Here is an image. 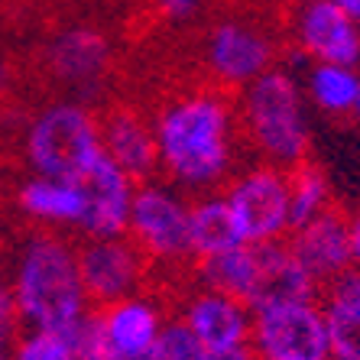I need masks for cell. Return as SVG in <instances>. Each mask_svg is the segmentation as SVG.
<instances>
[{
    "instance_id": "cell-31",
    "label": "cell",
    "mask_w": 360,
    "mask_h": 360,
    "mask_svg": "<svg viewBox=\"0 0 360 360\" xmlns=\"http://www.w3.org/2000/svg\"><path fill=\"white\" fill-rule=\"evenodd\" d=\"M13 344H0V360H13V351H10Z\"/></svg>"
},
{
    "instance_id": "cell-5",
    "label": "cell",
    "mask_w": 360,
    "mask_h": 360,
    "mask_svg": "<svg viewBox=\"0 0 360 360\" xmlns=\"http://www.w3.org/2000/svg\"><path fill=\"white\" fill-rule=\"evenodd\" d=\"M224 201L243 243H273L289 237V179L285 169L257 162L227 179Z\"/></svg>"
},
{
    "instance_id": "cell-13",
    "label": "cell",
    "mask_w": 360,
    "mask_h": 360,
    "mask_svg": "<svg viewBox=\"0 0 360 360\" xmlns=\"http://www.w3.org/2000/svg\"><path fill=\"white\" fill-rule=\"evenodd\" d=\"M285 243L319 285H328L331 279H338L354 266L351 224H347V214H341L338 208L321 211L309 224L289 231Z\"/></svg>"
},
{
    "instance_id": "cell-3",
    "label": "cell",
    "mask_w": 360,
    "mask_h": 360,
    "mask_svg": "<svg viewBox=\"0 0 360 360\" xmlns=\"http://www.w3.org/2000/svg\"><path fill=\"white\" fill-rule=\"evenodd\" d=\"M305 104L309 101L302 94L299 78L279 65L266 68L260 78L240 88L237 120L260 162L292 169L309 160L311 130Z\"/></svg>"
},
{
    "instance_id": "cell-22",
    "label": "cell",
    "mask_w": 360,
    "mask_h": 360,
    "mask_svg": "<svg viewBox=\"0 0 360 360\" xmlns=\"http://www.w3.org/2000/svg\"><path fill=\"white\" fill-rule=\"evenodd\" d=\"M357 68L351 65H331V62H311L305 72L302 94L325 114H354V98H357Z\"/></svg>"
},
{
    "instance_id": "cell-26",
    "label": "cell",
    "mask_w": 360,
    "mask_h": 360,
    "mask_svg": "<svg viewBox=\"0 0 360 360\" xmlns=\"http://www.w3.org/2000/svg\"><path fill=\"white\" fill-rule=\"evenodd\" d=\"M20 331H23V328H20V315H17L13 292H10L7 283H0V344H13Z\"/></svg>"
},
{
    "instance_id": "cell-4",
    "label": "cell",
    "mask_w": 360,
    "mask_h": 360,
    "mask_svg": "<svg viewBox=\"0 0 360 360\" xmlns=\"http://www.w3.org/2000/svg\"><path fill=\"white\" fill-rule=\"evenodd\" d=\"M104 156L101 124L82 101H52L23 130V160L33 176L78 182Z\"/></svg>"
},
{
    "instance_id": "cell-2",
    "label": "cell",
    "mask_w": 360,
    "mask_h": 360,
    "mask_svg": "<svg viewBox=\"0 0 360 360\" xmlns=\"http://www.w3.org/2000/svg\"><path fill=\"white\" fill-rule=\"evenodd\" d=\"M10 292L20 328L68 335L94 309L78 273V247L56 231H36L23 240Z\"/></svg>"
},
{
    "instance_id": "cell-29",
    "label": "cell",
    "mask_w": 360,
    "mask_h": 360,
    "mask_svg": "<svg viewBox=\"0 0 360 360\" xmlns=\"http://www.w3.org/2000/svg\"><path fill=\"white\" fill-rule=\"evenodd\" d=\"M331 4H335L338 10H344V13L360 26V0H331Z\"/></svg>"
},
{
    "instance_id": "cell-16",
    "label": "cell",
    "mask_w": 360,
    "mask_h": 360,
    "mask_svg": "<svg viewBox=\"0 0 360 360\" xmlns=\"http://www.w3.org/2000/svg\"><path fill=\"white\" fill-rule=\"evenodd\" d=\"M98 124L108 160L117 162L136 185L156 179L160 153H156V136H153L150 120L136 114L134 108L120 104V108H110L104 117H98Z\"/></svg>"
},
{
    "instance_id": "cell-6",
    "label": "cell",
    "mask_w": 360,
    "mask_h": 360,
    "mask_svg": "<svg viewBox=\"0 0 360 360\" xmlns=\"http://www.w3.org/2000/svg\"><path fill=\"white\" fill-rule=\"evenodd\" d=\"M127 237L150 263H179L188 253V198L169 182H140L130 205Z\"/></svg>"
},
{
    "instance_id": "cell-24",
    "label": "cell",
    "mask_w": 360,
    "mask_h": 360,
    "mask_svg": "<svg viewBox=\"0 0 360 360\" xmlns=\"http://www.w3.org/2000/svg\"><path fill=\"white\" fill-rule=\"evenodd\" d=\"M156 357L160 360H253L250 347L240 351H211L198 338L182 325V321H166L160 341H156Z\"/></svg>"
},
{
    "instance_id": "cell-33",
    "label": "cell",
    "mask_w": 360,
    "mask_h": 360,
    "mask_svg": "<svg viewBox=\"0 0 360 360\" xmlns=\"http://www.w3.org/2000/svg\"><path fill=\"white\" fill-rule=\"evenodd\" d=\"M4 82H7V75H4V65H0V88H4Z\"/></svg>"
},
{
    "instance_id": "cell-10",
    "label": "cell",
    "mask_w": 360,
    "mask_h": 360,
    "mask_svg": "<svg viewBox=\"0 0 360 360\" xmlns=\"http://www.w3.org/2000/svg\"><path fill=\"white\" fill-rule=\"evenodd\" d=\"M84 192V214H82V234L84 237H124L130 224V205H134L136 182L127 176L108 153L94 162L82 179Z\"/></svg>"
},
{
    "instance_id": "cell-19",
    "label": "cell",
    "mask_w": 360,
    "mask_h": 360,
    "mask_svg": "<svg viewBox=\"0 0 360 360\" xmlns=\"http://www.w3.org/2000/svg\"><path fill=\"white\" fill-rule=\"evenodd\" d=\"M17 208L46 227H78L84 214V192L78 182L30 176L17 188Z\"/></svg>"
},
{
    "instance_id": "cell-25",
    "label": "cell",
    "mask_w": 360,
    "mask_h": 360,
    "mask_svg": "<svg viewBox=\"0 0 360 360\" xmlns=\"http://www.w3.org/2000/svg\"><path fill=\"white\" fill-rule=\"evenodd\" d=\"M10 351H13V360H82L62 335L33 331V328H23Z\"/></svg>"
},
{
    "instance_id": "cell-17",
    "label": "cell",
    "mask_w": 360,
    "mask_h": 360,
    "mask_svg": "<svg viewBox=\"0 0 360 360\" xmlns=\"http://www.w3.org/2000/svg\"><path fill=\"white\" fill-rule=\"evenodd\" d=\"M257 285H253L250 299V311L266 309V305H283V302H315L321 292V285L305 273L295 253L289 250L285 240H273V243H257Z\"/></svg>"
},
{
    "instance_id": "cell-14",
    "label": "cell",
    "mask_w": 360,
    "mask_h": 360,
    "mask_svg": "<svg viewBox=\"0 0 360 360\" xmlns=\"http://www.w3.org/2000/svg\"><path fill=\"white\" fill-rule=\"evenodd\" d=\"M299 52L311 62L351 65L360 62V26L331 0H309L295 20Z\"/></svg>"
},
{
    "instance_id": "cell-32",
    "label": "cell",
    "mask_w": 360,
    "mask_h": 360,
    "mask_svg": "<svg viewBox=\"0 0 360 360\" xmlns=\"http://www.w3.org/2000/svg\"><path fill=\"white\" fill-rule=\"evenodd\" d=\"M354 114L360 117V82H357V98H354Z\"/></svg>"
},
{
    "instance_id": "cell-12",
    "label": "cell",
    "mask_w": 360,
    "mask_h": 360,
    "mask_svg": "<svg viewBox=\"0 0 360 360\" xmlns=\"http://www.w3.org/2000/svg\"><path fill=\"white\" fill-rule=\"evenodd\" d=\"M179 321L211 351L250 347V321H253L250 305L227 292H218V289H208V285L195 289L182 302Z\"/></svg>"
},
{
    "instance_id": "cell-8",
    "label": "cell",
    "mask_w": 360,
    "mask_h": 360,
    "mask_svg": "<svg viewBox=\"0 0 360 360\" xmlns=\"http://www.w3.org/2000/svg\"><path fill=\"white\" fill-rule=\"evenodd\" d=\"M150 260L130 237H84L78 247V273L94 309L136 295L146 279Z\"/></svg>"
},
{
    "instance_id": "cell-20",
    "label": "cell",
    "mask_w": 360,
    "mask_h": 360,
    "mask_svg": "<svg viewBox=\"0 0 360 360\" xmlns=\"http://www.w3.org/2000/svg\"><path fill=\"white\" fill-rule=\"evenodd\" d=\"M240 234L221 192L195 195L188 201V253L192 260H208L224 250L240 247Z\"/></svg>"
},
{
    "instance_id": "cell-27",
    "label": "cell",
    "mask_w": 360,
    "mask_h": 360,
    "mask_svg": "<svg viewBox=\"0 0 360 360\" xmlns=\"http://www.w3.org/2000/svg\"><path fill=\"white\" fill-rule=\"evenodd\" d=\"M156 4H160V10L169 20H179V23L192 20L201 7V0H156Z\"/></svg>"
},
{
    "instance_id": "cell-9",
    "label": "cell",
    "mask_w": 360,
    "mask_h": 360,
    "mask_svg": "<svg viewBox=\"0 0 360 360\" xmlns=\"http://www.w3.org/2000/svg\"><path fill=\"white\" fill-rule=\"evenodd\" d=\"M205 65L221 88H247L276 65V46L263 30L243 20H221L205 39Z\"/></svg>"
},
{
    "instance_id": "cell-15",
    "label": "cell",
    "mask_w": 360,
    "mask_h": 360,
    "mask_svg": "<svg viewBox=\"0 0 360 360\" xmlns=\"http://www.w3.org/2000/svg\"><path fill=\"white\" fill-rule=\"evenodd\" d=\"M98 319L108 357H140V354L156 351V341L166 328L162 309L140 292L101 305Z\"/></svg>"
},
{
    "instance_id": "cell-28",
    "label": "cell",
    "mask_w": 360,
    "mask_h": 360,
    "mask_svg": "<svg viewBox=\"0 0 360 360\" xmlns=\"http://www.w3.org/2000/svg\"><path fill=\"white\" fill-rule=\"evenodd\" d=\"M351 224V250H354V266H360V208L354 218H347Z\"/></svg>"
},
{
    "instance_id": "cell-23",
    "label": "cell",
    "mask_w": 360,
    "mask_h": 360,
    "mask_svg": "<svg viewBox=\"0 0 360 360\" xmlns=\"http://www.w3.org/2000/svg\"><path fill=\"white\" fill-rule=\"evenodd\" d=\"M285 179H289V227L292 231L331 208V185L315 162L305 160L285 169Z\"/></svg>"
},
{
    "instance_id": "cell-1",
    "label": "cell",
    "mask_w": 360,
    "mask_h": 360,
    "mask_svg": "<svg viewBox=\"0 0 360 360\" xmlns=\"http://www.w3.org/2000/svg\"><path fill=\"white\" fill-rule=\"evenodd\" d=\"M234 104L224 88H198L166 101L153 124L160 172L182 195L218 192L234 176Z\"/></svg>"
},
{
    "instance_id": "cell-7",
    "label": "cell",
    "mask_w": 360,
    "mask_h": 360,
    "mask_svg": "<svg viewBox=\"0 0 360 360\" xmlns=\"http://www.w3.org/2000/svg\"><path fill=\"white\" fill-rule=\"evenodd\" d=\"M250 354L253 360H331L319 299L283 302L253 311Z\"/></svg>"
},
{
    "instance_id": "cell-18",
    "label": "cell",
    "mask_w": 360,
    "mask_h": 360,
    "mask_svg": "<svg viewBox=\"0 0 360 360\" xmlns=\"http://www.w3.org/2000/svg\"><path fill=\"white\" fill-rule=\"evenodd\" d=\"M319 305L328 328L331 360H360V266L321 285Z\"/></svg>"
},
{
    "instance_id": "cell-30",
    "label": "cell",
    "mask_w": 360,
    "mask_h": 360,
    "mask_svg": "<svg viewBox=\"0 0 360 360\" xmlns=\"http://www.w3.org/2000/svg\"><path fill=\"white\" fill-rule=\"evenodd\" d=\"M104 360H160V357H156V351H150V354H140V357H104Z\"/></svg>"
},
{
    "instance_id": "cell-11",
    "label": "cell",
    "mask_w": 360,
    "mask_h": 360,
    "mask_svg": "<svg viewBox=\"0 0 360 360\" xmlns=\"http://www.w3.org/2000/svg\"><path fill=\"white\" fill-rule=\"evenodd\" d=\"M110 39L94 26H65L46 42V68L59 84L75 91H94L110 68Z\"/></svg>"
},
{
    "instance_id": "cell-21",
    "label": "cell",
    "mask_w": 360,
    "mask_h": 360,
    "mask_svg": "<svg viewBox=\"0 0 360 360\" xmlns=\"http://www.w3.org/2000/svg\"><path fill=\"white\" fill-rule=\"evenodd\" d=\"M257 243H240L234 250H224L218 257H208V260H195V273H198V283L208 285V289H218L234 299L247 302L257 285Z\"/></svg>"
}]
</instances>
